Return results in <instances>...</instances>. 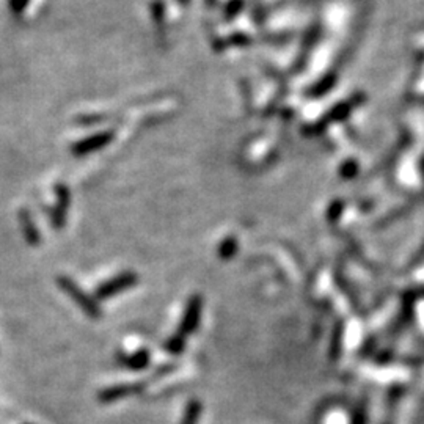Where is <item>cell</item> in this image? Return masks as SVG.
I'll return each mask as SVG.
<instances>
[{
  "instance_id": "obj_1",
  "label": "cell",
  "mask_w": 424,
  "mask_h": 424,
  "mask_svg": "<svg viewBox=\"0 0 424 424\" xmlns=\"http://www.w3.org/2000/svg\"><path fill=\"white\" fill-rule=\"evenodd\" d=\"M57 285L62 287V291L67 294L69 299L76 302V305L88 316L91 319H99L101 314V306L98 304V299L91 297L90 294L85 292L81 286H79L73 278L69 277H59L57 278Z\"/></svg>"
},
{
  "instance_id": "obj_2",
  "label": "cell",
  "mask_w": 424,
  "mask_h": 424,
  "mask_svg": "<svg viewBox=\"0 0 424 424\" xmlns=\"http://www.w3.org/2000/svg\"><path fill=\"white\" fill-rule=\"evenodd\" d=\"M139 283V275L135 272L131 270H125L121 274L115 275L113 278L107 280V282L101 283L96 287V299L98 300H107L112 299L118 294L125 292L129 287H132Z\"/></svg>"
},
{
  "instance_id": "obj_3",
  "label": "cell",
  "mask_w": 424,
  "mask_h": 424,
  "mask_svg": "<svg viewBox=\"0 0 424 424\" xmlns=\"http://www.w3.org/2000/svg\"><path fill=\"white\" fill-rule=\"evenodd\" d=\"M201 311H203V297L198 296V294H193V296L189 297L188 305H185L178 332L185 338L195 332L201 321Z\"/></svg>"
},
{
  "instance_id": "obj_4",
  "label": "cell",
  "mask_w": 424,
  "mask_h": 424,
  "mask_svg": "<svg viewBox=\"0 0 424 424\" xmlns=\"http://www.w3.org/2000/svg\"><path fill=\"white\" fill-rule=\"evenodd\" d=\"M143 388H145V384H118L104 388V390L99 393L98 399L99 402H103V404H110V402L139 394L143 391Z\"/></svg>"
},
{
  "instance_id": "obj_5",
  "label": "cell",
  "mask_w": 424,
  "mask_h": 424,
  "mask_svg": "<svg viewBox=\"0 0 424 424\" xmlns=\"http://www.w3.org/2000/svg\"><path fill=\"white\" fill-rule=\"evenodd\" d=\"M117 363L121 368L131 371H143L147 369L151 363V352L148 349H140L134 354H118Z\"/></svg>"
},
{
  "instance_id": "obj_6",
  "label": "cell",
  "mask_w": 424,
  "mask_h": 424,
  "mask_svg": "<svg viewBox=\"0 0 424 424\" xmlns=\"http://www.w3.org/2000/svg\"><path fill=\"white\" fill-rule=\"evenodd\" d=\"M21 224H23V229H24V236H25V241L30 243V246H40V233L37 227H35V224L30 219V215H28V212H21Z\"/></svg>"
},
{
  "instance_id": "obj_7",
  "label": "cell",
  "mask_w": 424,
  "mask_h": 424,
  "mask_svg": "<svg viewBox=\"0 0 424 424\" xmlns=\"http://www.w3.org/2000/svg\"><path fill=\"white\" fill-rule=\"evenodd\" d=\"M201 412H203V404L198 399H190L185 406L181 424H198Z\"/></svg>"
},
{
  "instance_id": "obj_8",
  "label": "cell",
  "mask_w": 424,
  "mask_h": 424,
  "mask_svg": "<svg viewBox=\"0 0 424 424\" xmlns=\"http://www.w3.org/2000/svg\"><path fill=\"white\" fill-rule=\"evenodd\" d=\"M185 343H188V338L178 332L175 335H171L168 340L165 341L164 348H165V350L168 352L170 355H179V354H183V352H184Z\"/></svg>"
},
{
  "instance_id": "obj_9",
  "label": "cell",
  "mask_w": 424,
  "mask_h": 424,
  "mask_svg": "<svg viewBox=\"0 0 424 424\" xmlns=\"http://www.w3.org/2000/svg\"><path fill=\"white\" fill-rule=\"evenodd\" d=\"M237 251V241L234 237H228V239L222 241L220 247H219V258L220 260H231V258L236 255Z\"/></svg>"
}]
</instances>
